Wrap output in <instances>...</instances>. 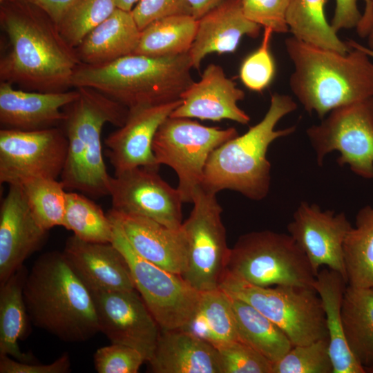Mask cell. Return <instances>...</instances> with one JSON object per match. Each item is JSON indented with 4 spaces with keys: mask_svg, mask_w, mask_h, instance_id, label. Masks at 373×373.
Listing matches in <instances>:
<instances>
[{
    "mask_svg": "<svg viewBox=\"0 0 373 373\" xmlns=\"http://www.w3.org/2000/svg\"><path fill=\"white\" fill-rule=\"evenodd\" d=\"M0 25L8 40L0 59L1 82L45 93L73 87L81 62L44 11L26 1H6L1 3Z\"/></svg>",
    "mask_w": 373,
    "mask_h": 373,
    "instance_id": "cell-1",
    "label": "cell"
},
{
    "mask_svg": "<svg viewBox=\"0 0 373 373\" xmlns=\"http://www.w3.org/2000/svg\"><path fill=\"white\" fill-rule=\"evenodd\" d=\"M285 44L294 68L289 86L307 113L322 119L338 107L373 98V62L362 50L343 54L293 36Z\"/></svg>",
    "mask_w": 373,
    "mask_h": 373,
    "instance_id": "cell-2",
    "label": "cell"
},
{
    "mask_svg": "<svg viewBox=\"0 0 373 373\" xmlns=\"http://www.w3.org/2000/svg\"><path fill=\"white\" fill-rule=\"evenodd\" d=\"M23 296L32 323L63 341L84 342L100 332L92 295L63 251L46 252L35 260Z\"/></svg>",
    "mask_w": 373,
    "mask_h": 373,
    "instance_id": "cell-3",
    "label": "cell"
},
{
    "mask_svg": "<svg viewBox=\"0 0 373 373\" xmlns=\"http://www.w3.org/2000/svg\"><path fill=\"white\" fill-rule=\"evenodd\" d=\"M296 108V103L290 96L273 94L269 108L258 123L211 153L201 186L216 194L229 189L252 200L265 198L271 185L268 149L274 140L295 131L294 126L283 129H276V126L283 117Z\"/></svg>",
    "mask_w": 373,
    "mask_h": 373,
    "instance_id": "cell-4",
    "label": "cell"
},
{
    "mask_svg": "<svg viewBox=\"0 0 373 373\" xmlns=\"http://www.w3.org/2000/svg\"><path fill=\"white\" fill-rule=\"evenodd\" d=\"M189 52L166 57L131 54L99 65L80 64L73 87L95 89L128 108L181 99L194 82Z\"/></svg>",
    "mask_w": 373,
    "mask_h": 373,
    "instance_id": "cell-5",
    "label": "cell"
},
{
    "mask_svg": "<svg viewBox=\"0 0 373 373\" xmlns=\"http://www.w3.org/2000/svg\"><path fill=\"white\" fill-rule=\"evenodd\" d=\"M77 89L78 97L65 110L68 145L60 181L70 191L94 197L108 195L111 176L102 155L101 134L106 123L122 126L128 108L95 89Z\"/></svg>",
    "mask_w": 373,
    "mask_h": 373,
    "instance_id": "cell-6",
    "label": "cell"
},
{
    "mask_svg": "<svg viewBox=\"0 0 373 373\" xmlns=\"http://www.w3.org/2000/svg\"><path fill=\"white\" fill-rule=\"evenodd\" d=\"M223 274L260 286L293 285L314 288L316 274L289 234L270 230L240 236Z\"/></svg>",
    "mask_w": 373,
    "mask_h": 373,
    "instance_id": "cell-7",
    "label": "cell"
},
{
    "mask_svg": "<svg viewBox=\"0 0 373 373\" xmlns=\"http://www.w3.org/2000/svg\"><path fill=\"white\" fill-rule=\"evenodd\" d=\"M219 288L241 299L276 323L293 346L329 338L322 301L314 288L256 286L222 274Z\"/></svg>",
    "mask_w": 373,
    "mask_h": 373,
    "instance_id": "cell-8",
    "label": "cell"
},
{
    "mask_svg": "<svg viewBox=\"0 0 373 373\" xmlns=\"http://www.w3.org/2000/svg\"><path fill=\"white\" fill-rule=\"evenodd\" d=\"M237 135L233 127L206 126L187 117L169 116L162 123L152 149L160 165H166L175 172L177 189L184 203L192 202L211 153Z\"/></svg>",
    "mask_w": 373,
    "mask_h": 373,
    "instance_id": "cell-9",
    "label": "cell"
},
{
    "mask_svg": "<svg viewBox=\"0 0 373 373\" xmlns=\"http://www.w3.org/2000/svg\"><path fill=\"white\" fill-rule=\"evenodd\" d=\"M191 203L193 209L181 227L188 245L187 265L182 277L203 292L219 288L230 248L216 194L200 186Z\"/></svg>",
    "mask_w": 373,
    "mask_h": 373,
    "instance_id": "cell-10",
    "label": "cell"
},
{
    "mask_svg": "<svg viewBox=\"0 0 373 373\" xmlns=\"http://www.w3.org/2000/svg\"><path fill=\"white\" fill-rule=\"evenodd\" d=\"M306 133L319 166L336 151L338 165H348L356 175L373 180V98L332 110Z\"/></svg>",
    "mask_w": 373,
    "mask_h": 373,
    "instance_id": "cell-11",
    "label": "cell"
},
{
    "mask_svg": "<svg viewBox=\"0 0 373 373\" xmlns=\"http://www.w3.org/2000/svg\"><path fill=\"white\" fill-rule=\"evenodd\" d=\"M111 221L113 224L112 243L127 260L135 289L160 329H182L193 316L201 292L192 288L181 276L139 256L119 226Z\"/></svg>",
    "mask_w": 373,
    "mask_h": 373,
    "instance_id": "cell-12",
    "label": "cell"
},
{
    "mask_svg": "<svg viewBox=\"0 0 373 373\" xmlns=\"http://www.w3.org/2000/svg\"><path fill=\"white\" fill-rule=\"evenodd\" d=\"M68 139L58 127L0 131V182L21 184L33 178L57 179L64 169Z\"/></svg>",
    "mask_w": 373,
    "mask_h": 373,
    "instance_id": "cell-13",
    "label": "cell"
},
{
    "mask_svg": "<svg viewBox=\"0 0 373 373\" xmlns=\"http://www.w3.org/2000/svg\"><path fill=\"white\" fill-rule=\"evenodd\" d=\"M158 171L137 167L111 177L108 195L111 197V209L180 229L183 222L184 202L178 189L165 182Z\"/></svg>",
    "mask_w": 373,
    "mask_h": 373,
    "instance_id": "cell-14",
    "label": "cell"
},
{
    "mask_svg": "<svg viewBox=\"0 0 373 373\" xmlns=\"http://www.w3.org/2000/svg\"><path fill=\"white\" fill-rule=\"evenodd\" d=\"M90 292L99 331L112 343L133 347L149 361L161 329L138 291L133 289Z\"/></svg>",
    "mask_w": 373,
    "mask_h": 373,
    "instance_id": "cell-15",
    "label": "cell"
},
{
    "mask_svg": "<svg viewBox=\"0 0 373 373\" xmlns=\"http://www.w3.org/2000/svg\"><path fill=\"white\" fill-rule=\"evenodd\" d=\"M352 227L343 212L323 211L316 204L303 201L294 212L287 229L316 275L325 265L347 280L343 243Z\"/></svg>",
    "mask_w": 373,
    "mask_h": 373,
    "instance_id": "cell-16",
    "label": "cell"
},
{
    "mask_svg": "<svg viewBox=\"0 0 373 373\" xmlns=\"http://www.w3.org/2000/svg\"><path fill=\"white\" fill-rule=\"evenodd\" d=\"M182 99L128 108L125 123L104 140L106 155L115 175L137 167L159 169L152 145L162 123L181 104Z\"/></svg>",
    "mask_w": 373,
    "mask_h": 373,
    "instance_id": "cell-17",
    "label": "cell"
},
{
    "mask_svg": "<svg viewBox=\"0 0 373 373\" xmlns=\"http://www.w3.org/2000/svg\"><path fill=\"white\" fill-rule=\"evenodd\" d=\"M8 186L0 208V284L41 247L48 231L34 217L21 186Z\"/></svg>",
    "mask_w": 373,
    "mask_h": 373,
    "instance_id": "cell-18",
    "label": "cell"
},
{
    "mask_svg": "<svg viewBox=\"0 0 373 373\" xmlns=\"http://www.w3.org/2000/svg\"><path fill=\"white\" fill-rule=\"evenodd\" d=\"M244 98L243 90L226 76L223 68L211 64L204 70L200 79L193 82L183 93L181 104L170 117L213 122L229 119L246 125L250 117L238 105Z\"/></svg>",
    "mask_w": 373,
    "mask_h": 373,
    "instance_id": "cell-19",
    "label": "cell"
},
{
    "mask_svg": "<svg viewBox=\"0 0 373 373\" xmlns=\"http://www.w3.org/2000/svg\"><path fill=\"white\" fill-rule=\"evenodd\" d=\"M107 214L139 256L182 276L188 260L187 241L182 228L173 229L148 218L113 209Z\"/></svg>",
    "mask_w": 373,
    "mask_h": 373,
    "instance_id": "cell-20",
    "label": "cell"
},
{
    "mask_svg": "<svg viewBox=\"0 0 373 373\" xmlns=\"http://www.w3.org/2000/svg\"><path fill=\"white\" fill-rule=\"evenodd\" d=\"M63 253L90 291L136 289L127 260L113 243L86 242L73 235Z\"/></svg>",
    "mask_w": 373,
    "mask_h": 373,
    "instance_id": "cell-21",
    "label": "cell"
},
{
    "mask_svg": "<svg viewBox=\"0 0 373 373\" xmlns=\"http://www.w3.org/2000/svg\"><path fill=\"white\" fill-rule=\"evenodd\" d=\"M79 96L77 88L63 92H38L16 89L0 82V123L3 128L33 131L55 127L64 122L62 109Z\"/></svg>",
    "mask_w": 373,
    "mask_h": 373,
    "instance_id": "cell-22",
    "label": "cell"
},
{
    "mask_svg": "<svg viewBox=\"0 0 373 373\" xmlns=\"http://www.w3.org/2000/svg\"><path fill=\"white\" fill-rule=\"evenodd\" d=\"M261 28L245 16L241 0H224L198 20L189 52L192 68L199 70L207 55L234 52L243 37H257Z\"/></svg>",
    "mask_w": 373,
    "mask_h": 373,
    "instance_id": "cell-23",
    "label": "cell"
},
{
    "mask_svg": "<svg viewBox=\"0 0 373 373\" xmlns=\"http://www.w3.org/2000/svg\"><path fill=\"white\" fill-rule=\"evenodd\" d=\"M148 362L155 373H221L218 350L182 329H161Z\"/></svg>",
    "mask_w": 373,
    "mask_h": 373,
    "instance_id": "cell-24",
    "label": "cell"
},
{
    "mask_svg": "<svg viewBox=\"0 0 373 373\" xmlns=\"http://www.w3.org/2000/svg\"><path fill=\"white\" fill-rule=\"evenodd\" d=\"M141 30L131 11L116 8L75 48L81 64L99 65L131 55Z\"/></svg>",
    "mask_w": 373,
    "mask_h": 373,
    "instance_id": "cell-25",
    "label": "cell"
},
{
    "mask_svg": "<svg viewBox=\"0 0 373 373\" xmlns=\"http://www.w3.org/2000/svg\"><path fill=\"white\" fill-rule=\"evenodd\" d=\"M347 285L340 273L326 268L319 270L313 287L321 299L325 315L333 373H365L350 350L343 332L341 305Z\"/></svg>",
    "mask_w": 373,
    "mask_h": 373,
    "instance_id": "cell-26",
    "label": "cell"
},
{
    "mask_svg": "<svg viewBox=\"0 0 373 373\" xmlns=\"http://www.w3.org/2000/svg\"><path fill=\"white\" fill-rule=\"evenodd\" d=\"M28 271L21 267L5 283L0 284V355L23 363H35L32 354L23 352L19 341L28 332L29 316L23 296Z\"/></svg>",
    "mask_w": 373,
    "mask_h": 373,
    "instance_id": "cell-27",
    "label": "cell"
},
{
    "mask_svg": "<svg viewBox=\"0 0 373 373\" xmlns=\"http://www.w3.org/2000/svg\"><path fill=\"white\" fill-rule=\"evenodd\" d=\"M341 318L347 344L356 360L366 369L373 366V288L347 285Z\"/></svg>",
    "mask_w": 373,
    "mask_h": 373,
    "instance_id": "cell-28",
    "label": "cell"
},
{
    "mask_svg": "<svg viewBox=\"0 0 373 373\" xmlns=\"http://www.w3.org/2000/svg\"><path fill=\"white\" fill-rule=\"evenodd\" d=\"M229 297L240 341L263 355L272 364L290 350L293 347L291 341L276 323L248 303Z\"/></svg>",
    "mask_w": 373,
    "mask_h": 373,
    "instance_id": "cell-29",
    "label": "cell"
},
{
    "mask_svg": "<svg viewBox=\"0 0 373 373\" xmlns=\"http://www.w3.org/2000/svg\"><path fill=\"white\" fill-rule=\"evenodd\" d=\"M198 20L189 14H177L155 20L141 30L133 54L153 57H174L189 52Z\"/></svg>",
    "mask_w": 373,
    "mask_h": 373,
    "instance_id": "cell-30",
    "label": "cell"
},
{
    "mask_svg": "<svg viewBox=\"0 0 373 373\" xmlns=\"http://www.w3.org/2000/svg\"><path fill=\"white\" fill-rule=\"evenodd\" d=\"M182 329L216 348L239 340L229 297L220 288L200 293L193 316Z\"/></svg>",
    "mask_w": 373,
    "mask_h": 373,
    "instance_id": "cell-31",
    "label": "cell"
},
{
    "mask_svg": "<svg viewBox=\"0 0 373 373\" xmlns=\"http://www.w3.org/2000/svg\"><path fill=\"white\" fill-rule=\"evenodd\" d=\"M327 0H291L286 13L289 31L295 38L318 47L345 54L351 48L326 19Z\"/></svg>",
    "mask_w": 373,
    "mask_h": 373,
    "instance_id": "cell-32",
    "label": "cell"
},
{
    "mask_svg": "<svg viewBox=\"0 0 373 373\" xmlns=\"http://www.w3.org/2000/svg\"><path fill=\"white\" fill-rule=\"evenodd\" d=\"M348 285L373 288V204L361 208L343 243Z\"/></svg>",
    "mask_w": 373,
    "mask_h": 373,
    "instance_id": "cell-33",
    "label": "cell"
},
{
    "mask_svg": "<svg viewBox=\"0 0 373 373\" xmlns=\"http://www.w3.org/2000/svg\"><path fill=\"white\" fill-rule=\"evenodd\" d=\"M62 227L90 242L112 243L113 224L108 214L83 194L68 191Z\"/></svg>",
    "mask_w": 373,
    "mask_h": 373,
    "instance_id": "cell-34",
    "label": "cell"
},
{
    "mask_svg": "<svg viewBox=\"0 0 373 373\" xmlns=\"http://www.w3.org/2000/svg\"><path fill=\"white\" fill-rule=\"evenodd\" d=\"M20 185L34 217L44 229L62 226L68 191L61 181L33 178Z\"/></svg>",
    "mask_w": 373,
    "mask_h": 373,
    "instance_id": "cell-35",
    "label": "cell"
},
{
    "mask_svg": "<svg viewBox=\"0 0 373 373\" xmlns=\"http://www.w3.org/2000/svg\"><path fill=\"white\" fill-rule=\"evenodd\" d=\"M116 8L113 0H77L57 26L65 41L75 49Z\"/></svg>",
    "mask_w": 373,
    "mask_h": 373,
    "instance_id": "cell-36",
    "label": "cell"
},
{
    "mask_svg": "<svg viewBox=\"0 0 373 373\" xmlns=\"http://www.w3.org/2000/svg\"><path fill=\"white\" fill-rule=\"evenodd\" d=\"M329 338L294 345L272 364L271 373H333Z\"/></svg>",
    "mask_w": 373,
    "mask_h": 373,
    "instance_id": "cell-37",
    "label": "cell"
},
{
    "mask_svg": "<svg viewBox=\"0 0 373 373\" xmlns=\"http://www.w3.org/2000/svg\"><path fill=\"white\" fill-rule=\"evenodd\" d=\"M274 32L265 28L259 48L248 55L240 68V78L249 90L261 92L272 82L276 73V65L270 50Z\"/></svg>",
    "mask_w": 373,
    "mask_h": 373,
    "instance_id": "cell-38",
    "label": "cell"
},
{
    "mask_svg": "<svg viewBox=\"0 0 373 373\" xmlns=\"http://www.w3.org/2000/svg\"><path fill=\"white\" fill-rule=\"evenodd\" d=\"M221 373H271L272 363L240 340L216 348Z\"/></svg>",
    "mask_w": 373,
    "mask_h": 373,
    "instance_id": "cell-39",
    "label": "cell"
},
{
    "mask_svg": "<svg viewBox=\"0 0 373 373\" xmlns=\"http://www.w3.org/2000/svg\"><path fill=\"white\" fill-rule=\"evenodd\" d=\"M144 361L137 350L117 343L99 348L94 355L98 373H137Z\"/></svg>",
    "mask_w": 373,
    "mask_h": 373,
    "instance_id": "cell-40",
    "label": "cell"
},
{
    "mask_svg": "<svg viewBox=\"0 0 373 373\" xmlns=\"http://www.w3.org/2000/svg\"><path fill=\"white\" fill-rule=\"evenodd\" d=\"M291 0H241L243 12L251 21L276 33L289 32L286 13Z\"/></svg>",
    "mask_w": 373,
    "mask_h": 373,
    "instance_id": "cell-41",
    "label": "cell"
},
{
    "mask_svg": "<svg viewBox=\"0 0 373 373\" xmlns=\"http://www.w3.org/2000/svg\"><path fill=\"white\" fill-rule=\"evenodd\" d=\"M131 12L140 30L158 19L189 14L186 0H140Z\"/></svg>",
    "mask_w": 373,
    "mask_h": 373,
    "instance_id": "cell-42",
    "label": "cell"
},
{
    "mask_svg": "<svg viewBox=\"0 0 373 373\" xmlns=\"http://www.w3.org/2000/svg\"><path fill=\"white\" fill-rule=\"evenodd\" d=\"M70 371V360L67 353L49 364L23 363L9 356L0 355L1 373H67Z\"/></svg>",
    "mask_w": 373,
    "mask_h": 373,
    "instance_id": "cell-43",
    "label": "cell"
},
{
    "mask_svg": "<svg viewBox=\"0 0 373 373\" xmlns=\"http://www.w3.org/2000/svg\"><path fill=\"white\" fill-rule=\"evenodd\" d=\"M358 0H336L334 15L331 26L335 32L356 28L362 14L358 9Z\"/></svg>",
    "mask_w": 373,
    "mask_h": 373,
    "instance_id": "cell-44",
    "label": "cell"
},
{
    "mask_svg": "<svg viewBox=\"0 0 373 373\" xmlns=\"http://www.w3.org/2000/svg\"><path fill=\"white\" fill-rule=\"evenodd\" d=\"M10 1V0H8ZM15 1V0H11ZM30 3L44 11L57 25L77 0H18Z\"/></svg>",
    "mask_w": 373,
    "mask_h": 373,
    "instance_id": "cell-45",
    "label": "cell"
},
{
    "mask_svg": "<svg viewBox=\"0 0 373 373\" xmlns=\"http://www.w3.org/2000/svg\"><path fill=\"white\" fill-rule=\"evenodd\" d=\"M224 0H186L189 14L198 20Z\"/></svg>",
    "mask_w": 373,
    "mask_h": 373,
    "instance_id": "cell-46",
    "label": "cell"
},
{
    "mask_svg": "<svg viewBox=\"0 0 373 373\" xmlns=\"http://www.w3.org/2000/svg\"><path fill=\"white\" fill-rule=\"evenodd\" d=\"M365 9L356 28L361 37H368L373 29V3L371 0H364Z\"/></svg>",
    "mask_w": 373,
    "mask_h": 373,
    "instance_id": "cell-47",
    "label": "cell"
},
{
    "mask_svg": "<svg viewBox=\"0 0 373 373\" xmlns=\"http://www.w3.org/2000/svg\"><path fill=\"white\" fill-rule=\"evenodd\" d=\"M117 8L131 11L135 4H137L140 0H113Z\"/></svg>",
    "mask_w": 373,
    "mask_h": 373,
    "instance_id": "cell-48",
    "label": "cell"
},
{
    "mask_svg": "<svg viewBox=\"0 0 373 373\" xmlns=\"http://www.w3.org/2000/svg\"><path fill=\"white\" fill-rule=\"evenodd\" d=\"M348 46L351 48H357L366 53L370 57L373 59V49L364 46L354 40H348L346 41Z\"/></svg>",
    "mask_w": 373,
    "mask_h": 373,
    "instance_id": "cell-49",
    "label": "cell"
},
{
    "mask_svg": "<svg viewBox=\"0 0 373 373\" xmlns=\"http://www.w3.org/2000/svg\"><path fill=\"white\" fill-rule=\"evenodd\" d=\"M371 1L373 3V0H371ZM368 46L370 48L373 49V29L368 35Z\"/></svg>",
    "mask_w": 373,
    "mask_h": 373,
    "instance_id": "cell-50",
    "label": "cell"
},
{
    "mask_svg": "<svg viewBox=\"0 0 373 373\" xmlns=\"http://www.w3.org/2000/svg\"><path fill=\"white\" fill-rule=\"evenodd\" d=\"M365 373H373V366L365 369Z\"/></svg>",
    "mask_w": 373,
    "mask_h": 373,
    "instance_id": "cell-51",
    "label": "cell"
},
{
    "mask_svg": "<svg viewBox=\"0 0 373 373\" xmlns=\"http://www.w3.org/2000/svg\"><path fill=\"white\" fill-rule=\"evenodd\" d=\"M6 1H8V0H0V2H1V3H3V2Z\"/></svg>",
    "mask_w": 373,
    "mask_h": 373,
    "instance_id": "cell-52",
    "label": "cell"
}]
</instances>
